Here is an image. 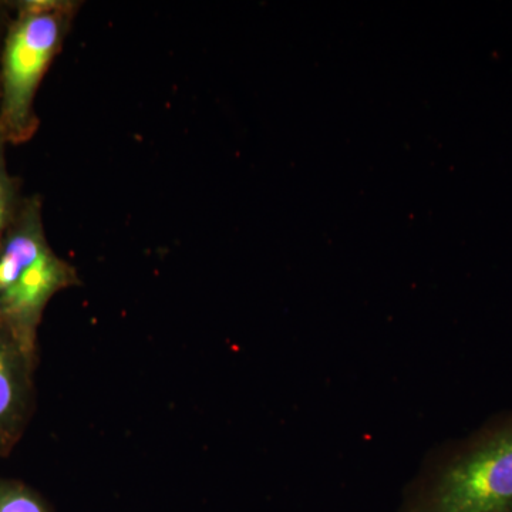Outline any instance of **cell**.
Masks as SVG:
<instances>
[{
  "label": "cell",
  "mask_w": 512,
  "mask_h": 512,
  "mask_svg": "<svg viewBox=\"0 0 512 512\" xmlns=\"http://www.w3.org/2000/svg\"><path fill=\"white\" fill-rule=\"evenodd\" d=\"M399 512H512V409L436 448Z\"/></svg>",
  "instance_id": "1"
},
{
  "label": "cell",
  "mask_w": 512,
  "mask_h": 512,
  "mask_svg": "<svg viewBox=\"0 0 512 512\" xmlns=\"http://www.w3.org/2000/svg\"><path fill=\"white\" fill-rule=\"evenodd\" d=\"M79 285L76 268L50 247L39 197L23 198L0 238V325L33 359L37 332L57 293Z\"/></svg>",
  "instance_id": "2"
},
{
  "label": "cell",
  "mask_w": 512,
  "mask_h": 512,
  "mask_svg": "<svg viewBox=\"0 0 512 512\" xmlns=\"http://www.w3.org/2000/svg\"><path fill=\"white\" fill-rule=\"evenodd\" d=\"M67 0L16 2L0 47V133L12 146L39 128L36 97L76 13Z\"/></svg>",
  "instance_id": "3"
},
{
  "label": "cell",
  "mask_w": 512,
  "mask_h": 512,
  "mask_svg": "<svg viewBox=\"0 0 512 512\" xmlns=\"http://www.w3.org/2000/svg\"><path fill=\"white\" fill-rule=\"evenodd\" d=\"M37 362L0 325V457L13 453L35 413Z\"/></svg>",
  "instance_id": "4"
},
{
  "label": "cell",
  "mask_w": 512,
  "mask_h": 512,
  "mask_svg": "<svg viewBox=\"0 0 512 512\" xmlns=\"http://www.w3.org/2000/svg\"><path fill=\"white\" fill-rule=\"evenodd\" d=\"M0 512H53L52 507L35 488L0 476Z\"/></svg>",
  "instance_id": "5"
},
{
  "label": "cell",
  "mask_w": 512,
  "mask_h": 512,
  "mask_svg": "<svg viewBox=\"0 0 512 512\" xmlns=\"http://www.w3.org/2000/svg\"><path fill=\"white\" fill-rule=\"evenodd\" d=\"M6 143L2 133H0V238L3 232L9 227L10 221L15 217L20 202V181L18 177L10 174L8 168V158H6Z\"/></svg>",
  "instance_id": "6"
},
{
  "label": "cell",
  "mask_w": 512,
  "mask_h": 512,
  "mask_svg": "<svg viewBox=\"0 0 512 512\" xmlns=\"http://www.w3.org/2000/svg\"><path fill=\"white\" fill-rule=\"evenodd\" d=\"M13 9H15V3H0V47H2L3 36H5V30L8 28L10 16H12Z\"/></svg>",
  "instance_id": "7"
}]
</instances>
